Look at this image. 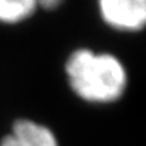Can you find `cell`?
I'll return each mask as SVG.
<instances>
[{"instance_id": "6da1fadb", "label": "cell", "mask_w": 146, "mask_h": 146, "mask_svg": "<svg viewBox=\"0 0 146 146\" xmlns=\"http://www.w3.org/2000/svg\"><path fill=\"white\" fill-rule=\"evenodd\" d=\"M65 72L71 90L94 104L116 101L128 82L126 70L113 54H95L88 48L77 50L68 57Z\"/></svg>"}, {"instance_id": "7a4b0ae2", "label": "cell", "mask_w": 146, "mask_h": 146, "mask_svg": "<svg viewBox=\"0 0 146 146\" xmlns=\"http://www.w3.org/2000/svg\"><path fill=\"white\" fill-rule=\"evenodd\" d=\"M101 19L121 31H139L146 23V0H98Z\"/></svg>"}, {"instance_id": "3957f363", "label": "cell", "mask_w": 146, "mask_h": 146, "mask_svg": "<svg viewBox=\"0 0 146 146\" xmlns=\"http://www.w3.org/2000/svg\"><path fill=\"white\" fill-rule=\"evenodd\" d=\"M0 146H58V142L54 132L46 125L19 119L13 123L10 135L1 139Z\"/></svg>"}, {"instance_id": "277c9868", "label": "cell", "mask_w": 146, "mask_h": 146, "mask_svg": "<svg viewBox=\"0 0 146 146\" xmlns=\"http://www.w3.org/2000/svg\"><path fill=\"white\" fill-rule=\"evenodd\" d=\"M38 6V0H0V23H20L31 17Z\"/></svg>"}, {"instance_id": "5b68a950", "label": "cell", "mask_w": 146, "mask_h": 146, "mask_svg": "<svg viewBox=\"0 0 146 146\" xmlns=\"http://www.w3.org/2000/svg\"><path fill=\"white\" fill-rule=\"evenodd\" d=\"M40 1V6L47 9V10H54L57 7H60L62 4L64 0H38Z\"/></svg>"}]
</instances>
